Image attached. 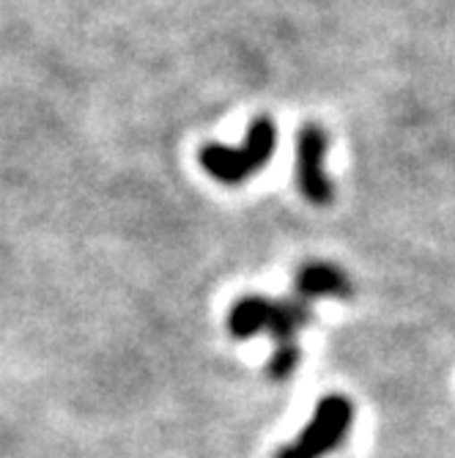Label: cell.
I'll use <instances>...</instances> for the list:
<instances>
[{
    "label": "cell",
    "mask_w": 455,
    "mask_h": 458,
    "mask_svg": "<svg viewBox=\"0 0 455 458\" xmlns=\"http://www.w3.org/2000/svg\"><path fill=\"white\" fill-rule=\"evenodd\" d=\"M310 316H313L310 300H305L299 294L288 297V300L247 294L233 302L231 313H228V329L236 341L256 338L261 332L272 335L274 354L269 360V377L274 382H282L291 377L302 360L297 335L310 324Z\"/></svg>",
    "instance_id": "1"
},
{
    "label": "cell",
    "mask_w": 455,
    "mask_h": 458,
    "mask_svg": "<svg viewBox=\"0 0 455 458\" xmlns=\"http://www.w3.org/2000/svg\"><path fill=\"white\" fill-rule=\"evenodd\" d=\"M294 294L305 297V300H318V297H338L346 300L354 294V285L349 280V275L326 261H310L297 272V283H294Z\"/></svg>",
    "instance_id": "5"
},
{
    "label": "cell",
    "mask_w": 455,
    "mask_h": 458,
    "mask_svg": "<svg viewBox=\"0 0 455 458\" xmlns=\"http://www.w3.org/2000/svg\"><path fill=\"white\" fill-rule=\"evenodd\" d=\"M329 159V132L316 121L302 123L297 135V184L305 200L313 206H326L335 198L333 176L326 171Z\"/></svg>",
    "instance_id": "4"
},
{
    "label": "cell",
    "mask_w": 455,
    "mask_h": 458,
    "mask_svg": "<svg viewBox=\"0 0 455 458\" xmlns=\"http://www.w3.org/2000/svg\"><path fill=\"white\" fill-rule=\"evenodd\" d=\"M354 426V403L346 395H326L318 401L302 434L277 453V458H324L338 450Z\"/></svg>",
    "instance_id": "3"
},
{
    "label": "cell",
    "mask_w": 455,
    "mask_h": 458,
    "mask_svg": "<svg viewBox=\"0 0 455 458\" xmlns=\"http://www.w3.org/2000/svg\"><path fill=\"white\" fill-rule=\"evenodd\" d=\"M277 148V127L269 115H258L250 121L247 135L239 146L225 143H206L198 151L200 168L215 182L236 187L261 174Z\"/></svg>",
    "instance_id": "2"
}]
</instances>
